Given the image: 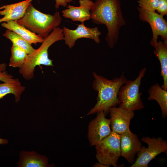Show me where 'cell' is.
<instances>
[{"label":"cell","mask_w":167,"mask_h":167,"mask_svg":"<svg viewBox=\"0 0 167 167\" xmlns=\"http://www.w3.org/2000/svg\"><path fill=\"white\" fill-rule=\"evenodd\" d=\"M92 74L95 79L92 86L93 89L98 92L97 102L86 115L101 111H103L106 115L111 107L119 104L118 92L122 86L128 80L123 74L112 80L98 75L95 72H93Z\"/></svg>","instance_id":"2"},{"label":"cell","mask_w":167,"mask_h":167,"mask_svg":"<svg viewBox=\"0 0 167 167\" xmlns=\"http://www.w3.org/2000/svg\"><path fill=\"white\" fill-rule=\"evenodd\" d=\"M25 89L18 78H13L9 81L0 83V100L8 94H12L14 95L15 102H18Z\"/></svg>","instance_id":"17"},{"label":"cell","mask_w":167,"mask_h":167,"mask_svg":"<svg viewBox=\"0 0 167 167\" xmlns=\"http://www.w3.org/2000/svg\"><path fill=\"white\" fill-rule=\"evenodd\" d=\"M109 113L112 131L122 135L130 131V121L134 116V111L115 106L111 107Z\"/></svg>","instance_id":"11"},{"label":"cell","mask_w":167,"mask_h":167,"mask_svg":"<svg viewBox=\"0 0 167 167\" xmlns=\"http://www.w3.org/2000/svg\"><path fill=\"white\" fill-rule=\"evenodd\" d=\"M8 140L6 139H3L0 138V144L4 145L8 143Z\"/></svg>","instance_id":"26"},{"label":"cell","mask_w":167,"mask_h":167,"mask_svg":"<svg viewBox=\"0 0 167 167\" xmlns=\"http://www.w3.org/2000/svg\"><path fill=\"white\" fill-rule=\"evenodd\" d=\"M105 116L103 111L98 112L96 118L89 123L88 137L91 146H96L111 133L110 119Z\"/></svg>","instance_id":"9"},{"label":"cell","mask_w":167,"mask_h":167,"mask_svg":"<svg viewBox=\"0 0 167 167\" xmlns=\"http://www.w3.org/2000/svg\"><path fill=\"white\" fill-rule=\"evenodd\" d=\"M55 2V7L56 9H58L59 6L66 7L68 3L73 2V0H54Z\"/></svg>","instance_id":"25"},{"label":"cell","mask_w":167,"mask_h":167,"mask_svg":"<svg viewBox=\"0 0 167 167\" xmlns=\"http://www.w3.org/2000/svg\"><path fill=\"white\" fill-rule=\"evenodd\" d=\"M141 140L147 143L148 147L141 146L136 161L131 167H148L149 162L157 155L167 152V141L161 137H143Z\"/></svg>","instance_id":"7"},{"label":"cell","mask_w":167,"mask_h":167,"mask_svg":"<svg viewBox=\"0 0 167 167\" xmlns=\"http://www.w3.org/2000/svg\"><path fill=\"white\" fill-rule=\"evenodd\" d=\"M11 52L9 66L20 68L24 63L28 54L24 49L13 44L11 48Z\"/></svg>","instance_id":"21"},{"label":"cell","mask_w":167,"mask_h":167,"mask_svg":"<svg viewBox=\"0 0 167 167\" xmlns=\"http://www.w3.org/2000/svg\"><path fill=\"white\" fill-rule=\"evenodd\" d=\"M159 0H139V7L149 11L155 12L156 10Z\"/></svg>","instance_id":"22"},{"label":"cell","mask_w":167,"mask_h":167,"mask_svg":"<svg viewBox=\"0 0 167 167\" xmlns=\"http://www.w3.org/2000/svg\"><path fill=\"white\" fill-rule=\"evenodd\" d=\"M148 92L149 96L148 100L156 101L161 108L163 118H166L167 115V91L162 88L157 83L151 86Z\"/></svg>","instance_id":"18"},{"label":"cell","mask_w":167,"mask_h":167,"mask_svg":"<svg viewBox=\"0 0 167 167\" xmlns=\"http://www.w3.org/2000/svg\"><path fill=\"white\" fill-rule=\"evenodd\" d=\"M159 14L163 16L167 15V0H159L156 10Z\"/></svg>","instance_id":"24"},{"label":"cell","mask_w":167,"mask_h":167,"mask_svg":"<svg viewBox=\"0 0 167 167\" xmlns=\"http://www.w3.org/2000/svg\"><path fill=\"white\" fill-rule=\"evenodd\" d=\"M64 40L65 44L69 49L75 45L76 41L78 39L87 38L92 39L95 42L99 44L100 42L99 38L101 32L97 27L90 28L86 26L84 22L78 24L76 29H69L66 27H63Z\"/></svg>","instance_id":"10"},{"label":"cell","mask_w":167,"mask_h":167,"mask_svg":"<svg viewBox=\"0 0 167 167\" xmlns=\"http://www.w3.org/2000/svg\"><path fill=\"white\" fill-rule=\"evenodd\" d=\"M18 163L19 167H49L48 159L45 156L37 153L34 151H22Z\"/></svg>","instance_id":"15"},{"label":"cell","mask_w":167,"mask_h":167,"mask_svg":"<svg viewBox=\"0 0 167 167\" xmlns=\"http://www.w3.org/2000/svg\"><path fill=\"white\" fill-rule=\"evenodd\" d=\"M141 146V142L137 135L130 130L121 135V156L130 164L135 162V155L139 151Z\"/></svg>","instance_id":"12"},{"label":"cell","mask_w":167,"mask_h":167,"mask_svg":"<svg viewBox=\"0 0 167 167\" xmlns=\"http://www.w3.org/2000/svg\"><path fill=\"white\" fill-rule=\"evenodd\" d=\"M80 6H75L69 5L62 11V15L73 21L84 22L90 19V11L93 2L91 0H79Z\"/></svg>","instance_id":"13"},{"label":"cell","mask_w":167,"mask_h":167,"mask_svg":"<svg viewBox=\"0 0 167 167\" xmlns=\"http://www.w3.org/2000/svg\"><path fill=\"white\" fill-rule=\"evenodd\" d=\"M137 9L140 19L148 23L152 29L153 35L150 45L155 49L156 48L159 36H161L162 41L167 42V22L164 16L155 11H148L139 7Z\"/></svg>","instance_id":"8"},{"label":"cell","mask_w":167,"mask_h":167,"mask_svg":"<svg viewBox=\"0 0 167 167\" xmlns=\"http://www.w3.org/2000/svg\"><path fill=\"white\" fill-rule=\"evenodd\" d=\"M121 135L112 131L110 134L96 146V157L98 162L108 167L117 166L121 156Z\"/></svg>","instance_id":"6"},{"label":"cell","mask_w":167,"mask_h":167,"mask_svg":"<svg viewBox=\"0 0 167 167\" xmlns=\"http://www.w3.org/2000/svg\"><path fill=\"white\" fill-rule=\"evenodd\" d=\"M121 5L120 0H96L91 9L92 22L106 27L108 32L105 40L112 49L117 43L121 28L126 24Z\"/></svg>","instance_id":"1"},{"label":"cell","mask_w":167,"mask_h":167,"mask_svg":"<svg viewBox=\"0 0 167 167\" xmlns=\"http://www.w3.org/2000/svg\"></svg>","instance_id":"28"},{"label":"cell","mask_w":167,"mask_h":167,"mask_svg":"<svg viewBox=\"0 0 167 167\" xmlns=\"http://www.w3.org/2000/svg\"><path fill=\"white\" fill-rule=\"evenodd\" d=\"M146 70V68H143L135 79L128 80L121 87L118 95L119 107L133 111L144 108L141 98L142 93L139 92V89L141 79L144 76Z\"/></svg>","instance_id":"5"},{"label":"cell","mask_w":167,"mask_h":167,"mask_svg":"<svg viewBox=\"0 0 167 167\" xmlns=\"http://www.w3.org/2000/svg\"><path fill=\"white\" fill-rule=\"evenodd\" d=\"M7 66L5 63L0 64V81L3 82L9 81L13 78V75L6 71Z\"/></svg>","instance_id":"23"},{"label":"cell","mask_w":167,"mask_h":167,"mask_svg":"<svg viewBox=\"0 0 167 167\" xmlns=\"http://www.w3.org/2000/svg\"><path fill=\"white\" fill-rule=\"evenodd\" d=\"M153 54L157 57L161 65V75L163 79V84L161 86L167 91V42L162 41H157V47Z\"/></svg>","instance_id":"19"},{"label":"cell","mask_w":167,"mask_h":167,"mask_svg":"<svg viewBox=\"0 0 167 167\" xmlns=\"http://www.w3.org/2000/svg\"><path fill=\"white\" fill-rule=\"evenodd\" d=\"M63 40L62 29L59 27L43 38L40 46L32 53L28 54L24 63L19 68V73L23 78L28 80L32 79L35 68L37 66H53V60L49 58L48 49L54 43Z\"/></svg>","instance_id":"3"},{"label":"cell","mask_w":167,"mask_h":167,"mask_svg":"<svg viewBox=\"0 0 167 167\" xmlns=\"http://www.w3.org/2000/svg\"><path fill=\"white\" fill-rule=\"evenodd\" d=\"M94 167H108L107 165L100 163H96L93 166Z\"/></svg>","instance_id":"27"},{"label":"cell","mask_w":167,"mask_h":167,"mask_svg":"<svg viewBox=\"0 0 167 167\" xmlns=\"http://www.w3.org/2000/svg\"><path fill=\"white\" fill-rule=\"evenodd\" d=\"M62 21L59 11H56L53 15L44 13L35 8L32 3L23 16L17 20L19 24L43 38L58 27Z\"/></svg>","instance_id":"4"},{"label":"cell","mask_w":167,"mask_h":167,"mask_svg":"<svg viewBox=\"0 0 167 167\" xmlns=\"http://www.w3.org/2000/svg\"><path fill=\"white\" fill-rule=\"evenodd\" d=\"M3 35L11 41L12 44L25 50L28 54L32 53L35 50L32 46L31 44L22 37L11 31L7 29L3 34Z\"/></svg>","instance_id":"20"},{"label":"cell","mask_w":167,"mask_h":167,"mask_svg":"<svg viewBox=\"0 0 167 167\" xmlns=\"http://www.w3.org/2000/svg\"><path fill=\"white\" fill-rule=\"evenodd\" d=\"M2 27L11 31L24 39L31 44L41 43L43 38L19 24L17 20H11L2 23Z\"/></svg>","instance_id":"16"},{"label":"cell","mask_w":167,"mask_h":167,"mask_svg":"<svg viewBox=\"0 0 167 167\" xmlns=\"http://www.w3.org/2000/svg\"><path fill=\"white\" fill-rule=\"evenodd\" d=\"M32 0H25L19 2L0 6V23L11 20H17L22 18Z\"/></svg>","instance_id":"14"}]
</instances>
